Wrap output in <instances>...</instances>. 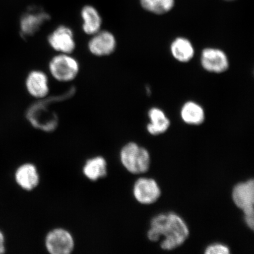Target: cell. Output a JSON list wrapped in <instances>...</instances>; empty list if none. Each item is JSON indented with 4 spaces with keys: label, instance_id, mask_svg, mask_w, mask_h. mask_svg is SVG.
<instances>
[{
    "label": "cell",
    "instance_id": "1",
    "mask_svg": "<svg viewBox=\"0 0 254 254\" xmlns=\"http://www.w3.org/2000/svg\"><path fill=\"white\" fill-rule=\"evenodd\" d=\"M189 236V229L185 221L176 214H161L151 221L147 237L152 242L162 240V249L171 251L183 245Z\"/></svg>",
    "mask_w": 254,
    "mask_h": 254
},
{
    "label": "cell",
    "instance_id": "2",
    "mask_svg": "<svg viewBox=\"0 0 254 254\" xmlns=\"http://www.w3.org/2000/svg\"><path fill=\"white\" fill-rule=\"evenodd\" d=\"M75 89L71 88L66 93L58 96L45 98L33 103L28 108L25 114L28 122L34 128L45 132H52L58 127V116L52 109V103L58 102L72 96Z\"/></svg>",
    "mask_w": 254,
    "mask_h": 254
},
{
    "label": "cell",
    "instance_id": "3",
    "mask_svg": "<svg viewBox=\"0 0 254 254\" xmlns=\"http://www.w3.org/2000/svg\"><path fill=\"white\" fill-rule=\"evenodd\" d=\"M120 159L123 166L130 173H145L150 166V155L145 148L135 142L127 143L120 152Z\"/></svg>",
    "mask_w": 254,
    "mask_h": 254
},
{
    "label": "cell",
    "instance_id": "4",
    "mask_svg": "<svg viewBox=\"0 0 254 254\" xmlns=\"http://www.w3.org/2000/svg\"><path fill=\"white\" fill-rule=\"evenodd\" d=\"M79 68L77 60L69 54L59 53L51 59L49 64L51 75L61 82L74 80L79 74Z\"/></svg>",
    "mask_w": 254,
    "mask_h": 254
},
{
    "label": "cell",
    "instance_id": "5",
    "mask_svg": "<svg viewBox=\"0 0 254 254\" xmlns=\"http://www.w3.org/2000/svg\"><path fill=\"white\" fill-rule=\"evenodd\" d=\"M232 197L237 207L244 212V219L252 230L254 227V180L241 183L235 186Z\"/></svg>",
    "mask_w": 254,
    "mask_h": 254
},
{
    "label": "cell",
    "instance_id": "6",
    "mask_svg": "<svg viewBox=\"0 0 254 254\" xmlns=\"http://www.w3.org/2000/svg\"><path fill=\"white\" fill-rule=\"evenodd\" d=\"M44 246L50 254H70L75 249V242L70 231L58 227L48 232Z\"/></svg>",
    "mask_w": 254,
    "mask_h": 254
},
{
    "label": "cell",
    "instance_id": "7",
    "mask_svg": "<svg viewBox=\"0 0 254 254\" xmlns=\"http://www.w3.org/2000/svg\"><path fill=\"white\" fill-rule=\"evenodd\" d=\"M48 43L59 53L71 55L76 48L74 33L66 25H60L54 30L48 37Z\"/></svg>",
    "mask_w": 254,
    "mask_h": 254
},
{
    "label": "cell",
    "instance_id": "8",
    "mask_svg": "<svg viewBox=\"0 0 254 254\" xmlns=\"http://www.w3.org/2000/svg\"><path fill=\"white\" fill-rule=\"evenodd\" d=\"M201 64L205 71L215 74L226 71L230 66L229 60L224 51L212 47L202 50Z\"/></svg>",
    "mask_w": 254,
    "mask_h": 254
},
{
    "label": "cell",
    "instance_id": "9",
    "mask_svg": "<svg viewBox=\"0 0 254 254\" xmlns=\"http://www.w3.org/2000/svg\"><path fill=\"white\" fill-rule=\"evenodd\" d=\"M50 20V16L43 9H31L20 19V34L24 39L30 38L38 33L44 24Z\"/></svg>",
    "mask_w": 254,
    "mask_h": 254
},
{
    "label": "cell",
    "instance_id": "10",
    "mask_svg": "<svg viewBox=\"0 0 254 254\" xmlns=\"http://www.w3.org/2000/svg\"><path fill=\"white\" fill-rule=\"evenodd\" d=\"M117 40L114 35L109 31L100 30L91 36L88 43V49L96 57L109 56L115 52Z\"/></svg>",
    "mask_w": 254,
    "mask_h": 254
},
{
    "label": "cell",
    "instance_id": "11",
    "mask_svg": "<svg viewBox=\"0 0 254 254\" xmlns=\"http://www.w3.org/2000/svg\"><path fill=\"white\" fill-rule=\"evenodd\" d=\"M161 193L160 187L153 179L141 178L133 187V195L142 204H153L160 197Z\"/></svg>",
    "mask_w": 254,
    "mask_h": 254
},
{
    "label": "cell",
    "instance_id": "12",
    "mask_svg": "<svg viewBox=\"0 0 254 254\" xmlns=\"http://www.w3.org/2000/svg\"><path fill=\"white\" fill-rule=\"evenodd\" d=\"M14 179L20 188L26 191H31L37 189L40 184L39 170L33 163H24L16 169Z\"/></svg>",
    "mask_w": 254,
    "mask_h": 254
},
{
    "label": "cell",
    "instance_id": "13",
    "mask_svg": "<svg viewBox=\"0 0 254 254\" xmlns=\"http://www.w3.org/2000/svg\"><path fill=\"white\" fill-rule=\"evenodd\" d=\"M25 85L28 93L36 99H43L49 94V79L43 71L33 70L28 73Z\"/></svg>",
    "mask_w": 254,
    "mask_h": 254
},
{
    "label": "cell",
    "instance_id": "14",
    "mask_svg": "<svg viewBox=\"0 0 254 254\" xmlns=\"http://www.w3.org/2000/svg\"><path fill=\"white\" fill-rule=\"evenodd\" d=\"M84 176L91 182H95L106 177L108 174V164L106 158L100 155L85 161L82 168Z\"/></svg>",
    "mask_w": 254,
    "mask_h": 254
},
{
    "label": "cell",
    "instance_id": "15",
    "mask_svg": "<svg viewBox=\"0 0 254 254\" xmlns=\"http://www.w3.org/2000/svg\"><path fill=\"white\" fill-rule=\"evenodd\" d=\"M82 29L88 36H93L101 29L103 20L99 12L94 6L84 5L81 10Z\"/></svg>",
    "mask_w": 254,
    "mask_h": 254
},
{
    "label": "cell",
    "instance_id": "16",
    "mask_svg": "<svg viewBox=\"0 0 254 254\" xmlns=\"http://www.w3.org/2000/svg\"><path fill=\"white\" fill-rule=\"evenodd\" d=\"M150 123L147 126L149 133L158 135L166 132L170 126V121L164 111L159 108L153 107L148 111Z\"/></svg>",
    "mask_w": 254,
    "mask_h": 254
},
{
    "label": "cell",
    "instance_id": "17",
    "mask_svg": "<svg viewBox=\"0 0 254 254\" xmlns=\"http://www.w3.org/2000/svg\"><path fill=\"white\" fill-rule=\"evenodd\" d=\"M171 55L177 61L188 63L194 56L195 50L190 41L184 37H178L170 46Z\"/></svg>",
    "mask_w": 254,
    "mask_h": 254
},
{
    "label": "cell",
    "instance_id": "18",
    "mask_svg": "<svg viewBox=\"0 0 254 254\" xmlns=\"http://www.w3.org/2000/svg\"><path fill=\"white\" fill-rule=\"evenodd\" d=\"M180 114L183 122L189 125L198 126L205 120L204 109L199 104L192 101H187L183 105Z\"/></svg>",
    "mask_w": 254,
    "mask_h": 254
},
{
    "label": "cell",
    "instance_id": "19",
    "mask_svg": "<svg viewBox=\"0 0 254 254\" xmlns=\"http://www.w3.org/2000/svg\"><path fill=\"white\" fill-rule=\"evenodd\" d=\"M141 7L155 14H164L173 9L175 0H139Z\"/></svg>",
    "mask_w": 254,
    "mask_h": 254
},
{
    "label": "cell",
    "instance_id": "20",
    "mask_svg": "<svg viewBox=\"0 0 254 254\" xmlns=\"http://www.w3.org/2000/svg\"><path fill=\"white\" fill-rule=\"evenodd\" d=\"M229 248L221 244H214L208 246L205 251V254H229Z\"/></svg>",
    "mask_w": 254,
    "mask_h": 254
},
{
    "label": "cell",
    "instance_id": "21",
    "mask_svg": "<svg viewBox=\"0 0 254 254\" xmlns=\"http://www.w3.org/2000/svg\"><path fill=\"white\" fill-rule=\"evenodd\" d=\"M5 238L4 234L0 230V254L5 253Z\"/></svg>",
    "mask_w": 254,
    "mask_h": 254
},
{
    "label": "cell",
    "instance_id": "22",
    "mask_svg": "<svg viewBox=\"0 0 254 254\" xmlns=\"http://www.w3.org/2000/svg\"><path fill=\"white\" fill-rule=\"evenodd\" d=\"M226 1H233V0H226Z\"/></svg>",
    "mask_w": 254,
    "mask_h": 254
}]
</instances>
